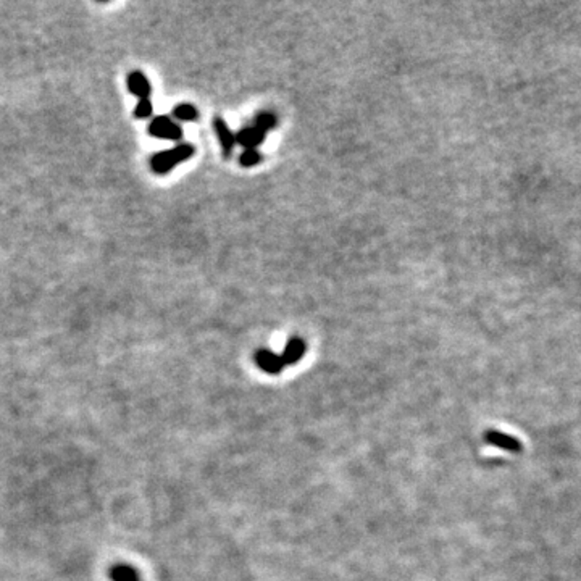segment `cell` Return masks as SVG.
Here are the masks:
<instances>
[{
  "label": "cell",
  "mask_w": 581,
  "mask_h": 581,
  "mask_svg": "<svg viewBox=\"0 0 581 581\" xmlns=\"http://www.w3.org/2000/svg\"><path fill=\"white\" fill-rule=\"evenodd\" d=\"M126 86H128L130 93L132 95H136L139 100L149 99V95L152 93L149 79L146 78V75L142 73V71H131V73L128 75V78H126Z\"/></svg>",
  "instance_id": "5"
},
{
  "label": "cell",
  "mask_w": 581,
  "mask_h": 581,
  "mask_svg": "<svg viewBox=\"0 0 581 581\" xmlns=\"http://www.w3.org/2000/svg\"><path fill=\"white\" fill-rule=\"evenodd\" d=\"M254 126L267 134V131L273 130L274 126H277V116H274L272 111H260L256 118V125Z\"/></svg>",
  "instance_id": "11"
},
{
  "label": "cell",
  "mask_w": 581,
  "mask_h": 581,
  "mask_svg": "<svg viewBox=\"0 0 581 581\" xmlns=\"http://www.w3.org/2000/svg\"><path fill=\"white\" fill-rule=\"evenodd\" d=\"M305 354V343L300 338H293L288 341L286 348L283 350L281 359L284 365H295L297 362L302 359Z\"/></svg>",
  "instance_id": "8"
},
{
  "label": "cell",
  "mask_w": 581,
  "mask_h": 581,
  "mask_svg": "<svg viewBox=\"0 0 581 581\" xmlns=\"http://www.w3.org/2000/svg\"><path fill=\"white\" fill-rule=\"evenodd\" d=\"M173 118L178 121H197L199 110L191 104H180L173 109Z\"/></svg>",
  "instance_id": "10"
},
{
  "label": "cell",
  "mask_w": 581,
  "mask_h": 581,
  "mask_svg": "<svg viewBox=\"0 0 581 581\" xmlns=\"http://www.w3.org/2000/svg\"><path fill=\"white\" fill-rule=\"evenodd\" d=\"M484 437H486L488 444L501 447V449H506V451H511V452H518L520 449H522V444H520L518 440H516L513 436L504 435V433L488 431L486 436H484Z\"/></svg>",
  "instance_id": "7"
},
{
  "label": "cell",
  "mask_w": 581,
  "mask_h": 581,
  "mask_svg": "<svg viewBox=\"0 0 581 581\" xmlns=\"http://www.w3.org/2000/svg\"><path fill=\"white\" fill-rule=\"evenodd\" d=\"M194 155V147L187 142H181L173 149L162 150L150 159V166L157 175H166L180 163L189 160Z\"/></svg>",
  "instance_id": "1"
},
{
  "label": "cell",
  "mask_w": 581,
  "mask_h": 581,
  "mask_svg": "<svg viewBox=\"0 0 581 581\" xmlns=\"http://www.w3.org/2000/svg\"><path fill=\"white\" fill-rule=\"evenodd\" d=\"M152 111H154V107H152L150 100L142 99L137 102V105L134 109V116L139 120H144V118H149V116L152 115Z\"/></svg>",
  "instance_id": "13"
},
{
  "label": "cell",
  "mask_w": 581,
  "mask_h": 581,
  "mask_svg": "<svg viewBox=\"0 0 581 581\" xmlns=\"http://www.w3.org/2000/svg\"><path fill=\"white\" fill-rule=\"evenodd\" d=\"M256 364L265 371V373H270V375L281 373L284 366H286L281 359V355L274 354L268 349L258 350V353L256 354Z\"/></svg>",
  "instance_id": "4"
},
{
  "label": "cell",
  "mask_w": 581,
  "mask_h": 581,
  "mask_svg": "<svg viewBox=\"0 0 581 581\" xmlns=\"http://www.w3.org/2000/svg\"><path fill=\"white\" fill-rule=\"evenodd\" d=\"M110 578L111 581H141L136 570L126 564L114 565L110 570Z\"/></svg>",
  "instance_id": "9"
},
{
  "label": "cell",
  "mask_w": 581,
  "mask_h": 581,
  "mask_svg": "<svg viewBox=\"0 0 581 581\" xmlns=\"http://www.w3.org/2000/svg\"><path fill=\"white\" fill-rule=\"evenodd\" d=\"M213 128H215L217 137H218V141H220L223 155L229 157L233 154L234 146H236V134L229 130L226 121L223 120L222 116H215V120H213Z\"/></svg>",
  "instance_id": "3"
},
{
  "label": "cell",
  "mask_w": 581,
  "mask_h": 581,
  "mask_svg": "<svg viewBox=\"0 0 581 581\" xmlns=\"http://www.w3.org/2000/svg\"><path fill=\"white\" fill-rule=\"evenodd\" d=\"M149 134L159 139L168 141H181L183 139V128L176 123L175 120L166 115H160L150 121L149 125Z\"/></svg>",
  "instance_id": "2"
},
{
  "label": "cell",
  "mask_w": 581,
  "mask_h": 581,
  "mask_svg": "<svg viewBox=\"0 0 581 581\" xmlns=\"http://www.w3.org/2000/svg\"><path fill=\"white\" fill-rule=\"evenodd\" d=\"M262 160H263V157L257 149H246L241 154V157H239V163H241V165L246 166V168L256 166Z\"/></svg>",
  "instance_id": "12"
},
{
  "label": "cell",
  "mask_w": 581,
  "mask_h": 581,
  "mask_svg": "<svg viewBox=\"0 0 581 581\" xmlns=\"http://www.w3.org/2000/svg\"><path fill=\"white\" fill-rule=\"evenodd\" d=\"M263 139H265V132L256 128V126H247V128H242L236 134V144L242 146L244 150L257 149V147L263 142Z\"/></svg>",
  "instance_id": "6"
}]
</instances>
